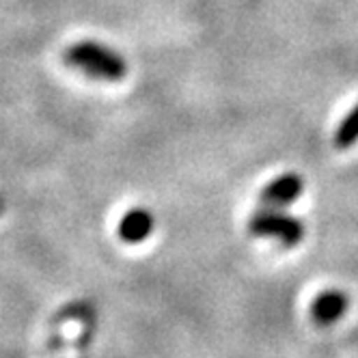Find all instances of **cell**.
Masks as SVG:
<instances>
[{"label": "cell", "mask_w": 358, "mask_h": 358, "mask_svg": "<svg viewBox=\"0 0 358 358\" xmlns=\"http://www.w3.org/2000/svg\"><path fill=\"white\" fill-rule=\"evenodd\" d=\"M3 210H5V199H3V194H0V214H3Z\"/></svg>", "instance_id": "obj_7"}, {"label": "cell", "mask_w": 358, "mask_h": 358, "mask_svg": "<svg viewBox=\"0 0 358 358\" xmlns=\"http://www.w3.org/2000/svg\"><path fill=\"white\" fill-rule=\"evenodd\" d=\"M304 192V179L298 173H285L278 175L276 179L262 190L259 203L264 208H276L283 210L289 203H294Z\"/></svg>", "instance_id": "obj_3"}, {"label": "cell", "mask_w": 358, "mask_h": 358, "mask_svg": "<svg viewBox=\"0 0 358 358\" xmlns=\"http://www.w3.org/2000/svg\"><path fill=\"white\" fill-rule=\"evenodd\" d=\"M248 231L257 238H274L278 244L292 248L304 238V222L283 210L262 208L250 216Z\"/></svg>", "instance_id": "obj_2"}, {"label": "cell", "mask_w": 358, "mask_h": 358, "mask_svg": "<svg viewBox=\"0 0 358 358\" xmlns=\"http://www.w3.org/2000/svg\"><path fill=\"white\" fill-rule=\"evenodd\" d=\"M350 306V298L341 289H326L311 302V317L320 326L339 322Z\"/></svg>", "instance_id": "obj_4"}, {"label": "cell", "mask_w": 358, "mask_h": 358, "mask_svg": "<svg viewBox=\"0 0 358 358\" xmlns=\"http://www.w3.org/2000/svg\"><path fill=\"white\" fill-rule=\"evenodd\" d=\"M354 143H358V104L345 115V119L339 123L335 132V145L339 149H348Z\"/></svg>", "instance_id": "obj_6"}, {"label": "cell", "mask_w": 358, "mask_h": 358, "mask_svg": "<svg viewBox=\"0 0 358 358\" xmlns=\"http://www.w3.org/2000/svg\"><path fill=\"white\" fill-rule=\"evenodd\" d=\"M153 222L156 220H153V214L149 210L136 208V210H130L121 216L117 234L125 244H141L151 236Z\"/></svg>", "instance_id": "obj_5"}, {"label": "cell", "mask_w": 358, "mask_h": 358, "mask_svg": "<svg viewBox=\"0 0 358 358\" xmlns=\"http://www.w3.org/2000/svg\"><path fill=\"white\" fill-rule=\"evenodd\" d=\"M63 59L69 67L78 69L97 80L117 83L125 78V73H127V63L123 61V57L117 55L113 48H106L104 43H97V41L71 43L65 50Z\"/></svg>", "instance_id": "obj_1"}]
</instances>
